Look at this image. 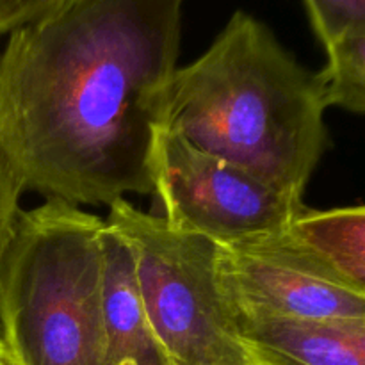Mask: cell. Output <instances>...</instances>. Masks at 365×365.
<instances>
[{
	"label": "cell",
	"mask_w": 365,
	"mask_h": 365,
	"mask_svg": "<svg viewBox=\"0 0 365 365\" xmlns=\"http://www.w3.org/2000/svg\"><path fill=\"white\" fill-rule=\"evenodd\" d=\"M180 0H61L0 52V152L24 191L70 205L153 195Z\"/></svg>",
	"instance_id": "1"
},
{
	"label": "cell",
	"mask_w": 365,
	"mask_h": 365,
	"mask_svg": "<svg viewBox=\"0 0 365 365\" xmlns=\"http://www.w3.org/2000/svg\"><path fill=\"white\" fill-rule=\"evenodd\" d=\"M327 109L319 75L235 11L205 53L175 70L160 128L302 202L327 152Z\"/></svg>",
	"instance_id": "2"
},
{
	"label": "cell",
	"mask_w": 365,
	"mask_h": 365,
	"mask_svg": "<svg viewBox=\"0 0 365 365\" xmlns=\"http://www.w3.org/2000/svg\"><path fill=\"white\" fill-rule=\"evenodd\" d=\"M106 227L59 200L16 214L0 246V341L11 365H106Z\"/></svg>",
	"instance_id": "3"
},
{
	"label": "cell",
	"mask_w": 365,
	"mask_h": 365,
	"mask_svg": "<svg viewBox=\"0 0 365 365\" xmlns=\"http://www.w3.org/2000/svg\"><path fill=\"white\" fill-rule=\"evenodd\" d=\"M106 221L130 250L168 365H255L221 289L217 245L175 230L128 200L113 203Z\"/></svg>",
	"instance_id": "4"
},
{
	"label": "cell",
	"mask_w": 365,
	"mask_h": 365,
	"mask_svg": "<svg viewBox=\"0 0 365 365\" xmlns=\"http://www.w3.org/2000/svg\"><path fill=\"white\" fill-rule=\"evenodd\" d=\"M152 184L160 217L175 230L217 246L285 234L305 207L166 128H159L153 141Z\"/></svg>",
	"instance_id": "5"
},
{
	"label": "cell",
	"mask_w": 365,
	"mask_h": 365,
	"mask_svg": "<svg viewBox=\"0 0 365 365\" xmlns=\"http://www.w3.org/2000/svg\"><path fill=\"white\" fill-rule=\"evenodd\" d=\"M217 274L235 319L321 321L365 316V294L327 273L287 232L217 246Z\"/></svg>",
	"instance_id": "6"
},
{
	"label": "cell",
	"mask_w": 365,
	"mask_h": 365,
	"mask_svg": "<svg viewBox=\"0 0 365 365\" xmlns=\"http://www.w3.org/2000/svg\"><path fill=\"white\" fill-rule=\"evenodd\" d=\"M235 323L255 365H365V316Z\"/></svg>",
	"instance_id": "7"
},
{
	"label": "cell",
	"mask_w": 365,
	"mask_h": 365,
	"mask_svg": "<svg viewBox=\"0 0 365 365\" xmlns=\"http://www.w3.org/2000/svg\"><path fill=\"white\" fill-rule=\"evenodd\" d=\"M102 253L106 365H168L143 303L130 250L109 225Z\"/></svg>",
	"instance_id": "8"
},
{
	"label": "cell",
	"mask_w": 365,
	"mask_h": 365,
	"mask_svg": "<svg viewBox=\"0 0 365 365\" xmlns=\"http://www.w3.org/2000/svg\"><path fill=\"white\" fill-rule=\"evenodd\" d=\"M287 235L327 273L349 287L355 289L365 278V205L328 210L303 207Z\"/></svg>",
	"instance_id": "9"
},
{
	"label": "cell",
	"mask_w": 365,
	"mask_h": 365,
	"mask_svg": "<svg viewBox=\"0 0 365 365\" xmlns=\"http://www.w3.org/2000/svg\"><path fill=\"white\" fill-rule=\"evenodd\" d=\"M327 66L317 71L328 107L365 114V38H346L327 46Z\"/></svg>",
	"instance_id": "10"
},
{
	"label": "cell",
	"mask_w": 365,
	"mask_h": 365,
	"mask_svg": "<svg viewBox=\"0 0 365 365\" xmlns=\"http://www.w3.org/2000/svg\"><path fill=\"white\" fill-rule=\"evenodd\" d=\"M305 9L324 48L346 38H365V0H307Z\"/></svg>",
	"instance_id": "11"
},
{
	"label": "cell",
	"mask_w": 365,
	"mask_h": 365,
	"mask_svg": "<svg viewBox=\"0 0 365 365\" xmlns=\"http://www.w3.org/2000/svg\"><path fill=\"white\" fill-rule=\"evenodd\" d=\"M61 0H0V36L13 34L56 9Z\"/></svg>",
	"instance_id": "12"
},
{
	"label": "cell",
	"mask_w": 365,
	"mask_h": 365,
	"mask_svg": "<svg viewBox=\"0 0 365 365\" xmlns=\"http://www.w3.org/2000/svg\"><path fill=\"white\" fill-rule=\"evenodd\" d=\"M24 192L13 168L0 152V246L6 241L16 214L20 212V196Z\"/></svg>",
	"instance_id": "13"
},
{
	"label": "cell",
	"mask_w": 365,
	"mask_h": 365,
	"mask_svg": "<svg viewBox=\"0 0 365 365\" xmlns=\"http://www.w3.org/2000/svg\"><path fill=\"white\" fill-rule=\"evenodd\" d=\"M0 365H11L9 359H7L6 349H4V346H2V348H0Z\"/></svg>",
	"instance_id": "14"
},
{
	"label": "cell",
	"mask_w": 365,
	"mask_h": 365,
	"mask_svg": "<svg viewBox=\"0 0 365 365\" xmlns=\"http://www.w3.org/2000/svg\"><path fill=\"white\" fill-rule=\"evenodd\" d=\"M355 289H356V291H359V292H362V294H365V278H364V280H360L359 284L355 285Z\"/></svg>",
	"instance_id": "15"
},
{
	"label": "cell",
	"mask_w": 365,
	"mask_h": 365,
	"mask_svg": "<svg viewBox=\"0 0 365 365\" xmlns=\"http://www.w3.org/2000/svg\"><path fill=\"white\" fill-rule=\"evenodd\" d=\"M2 346H4V344H0V348H2Z\"/></svg>",
	"instance_id": "16"
},
{
	"label": "cell",
	"mask_w": 365,
	"mask_h": 365,
	"mask_svg": "<svg viewBox=\"0 0 365 365\" xmlns=\"http://www.w3.org/2000/svg\"><path fill=\"white\" fill-rule=\"evenodd\" d=\"M0 344H2V341H0Z\"/></svg>",
	"instance_id": "17"
}]
</instances>
